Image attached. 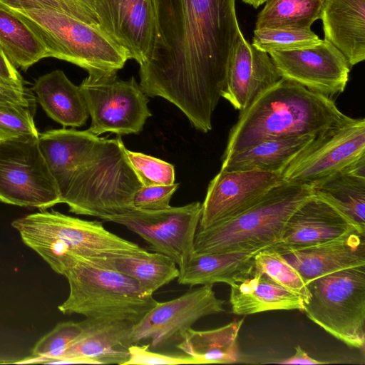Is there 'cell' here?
Here are the masks:
<instances>
[{"mask_svg": "<svg viewBox=\"0 0 365 365\" xmlns=\"http://www.w3.org/2000/svg\"><path fill=\"white\" fill-rule=\"evenodd\" d=\"M154 38L139 85L207 133L240 31L235 0H154Z\"/></svg>", "mask_w": 365, "mask_h": 365, "instance_id": "1", "label": "cell"}, {"mask_svg": "<svg viewBox=\"0 0 365 365\" xmlns=\"http://www.w3.org/2000/svg\"><path fill=\"white\" fill-rule=\"evenodd\" d=\"M38 144L69 212L105 221L134 208L133 198L141 184L121 136L53 129L39 134Z\"/></svg>", "mask_w": 365, "mask_h": 365, "instance_id": "2", "label": "cell"}, {"mask_svg": "<svg viewBox=\"0 0 365 365\" xmlns=\"http://www.w3.org/2000/svg\"><path fill=\"white\" fill-rule=\"evenodd\" d=\"M348 118L331 98L281 78L240 112L222 157L267 140L317 135Z\"/></svg>", "mask_w": 365, "mask_h": 365, "instance_id": "3", "label": "cell"}, {"mask_svg": "<svg viewBox=\"0 0 365 365\" xmlns=\"http://www.w3.org/2000/svg\"><path fill=\"white\" fill-rule=\"evenodd\" d=\"M52 269L64 276L69 284L67 299L58 307L63 314L118 318L136 324L157 302L133 279L74 254L63 257Z\"/></svg>", "mask_w": 365, "mask_h": 365, "instance_id": "4", "label": "cell"}, {"mask_svg": "<svg viewBox=\"0 0 365 365\" xmlns=\"http://www.w3.org/2000/svg\"><path fill=\"white\" fill-rule=\"evenodd\" d=\"M314 195L312 185L283 181L237 216L197 229L195 254L255 252L275 245L292 214Z\"/></svg>", "mask_w": 365, "mask_h": 365, "instance_id": "5", "label": "cell"}, {"mask_svg": "<svg viewBox=\"0 0 365 365\" xmlns=\"http://www.w3.org/2000/svg\"><path fill=\"white\" fill-rule=\"evenodd\" d=\"M9 9L36 34L48 57L73 63L88 75L117 73L129 59L126 52L98 26L54 10Z\"/></svg>", "mask_w": 365, "mask_h": 365, "instance_id": "6", "label": "cell"}, {"mask_svg": "<svg viewBox=\"0 0 365 365\" xmlns=\"http://www.w3.org/2000/svg\"><path fill=\"white\" fill-rule=\"evenodd\" d=\"M22 242L52 268L68 254L91 258L137 252V244L107 230L99 221L71 217L58 211L29 214L11 222Z\"/></svg>", "mask_w": 365, "mask_h": 365, "instance_id": "7", "label": "cell"}, {"mask_svg": "<svg viewBox=\"0 0 365 365\" xmlns=\"http://www.w3.org/2000/svg\"><path fill=\"white\" fill-rule=\"evenodd\" d=\"M303 312L313 322L350 347L365 344V265L351 267L307 283Z\"/></svg>", "mask_w": 365, "mask_h": 365, "instance_id": "8", "label": "cell"}, {"mask_svg": "<svg viewBox=\"0 0 365 365\" xmlns=\"http://www.w3.org/2000/svg\"><path fill=\"white\" fill-rule=\"evenodd\" d=\"M38 136L0 140V202L40 210L61 203Z\"/></svg>", "mask_w": 365, "mask_h": 365, "instance_id": "9", "label": "cell"}, {"mask_svg": "<svg viewBox=\"0 0 365 365\" xmlns=\"http://www.w3.org/2000/svg\"><path fill=\"white\" fill-rule=\"evenodd\" d=\"M79 88L91 118L87 130L94 135L138 134L152 115L147 96L133 77L123 81L117 73L88 75Z\"/></svg>", "mask_w": 365, "mask_h": 365, "instance_id": "10", "label": "cell"}, {"mask_svg": "<svg viewBox=\"0 0 365 365\" xmlns=\"http://www.w3.org/2000/svg\"><path fill=\"white\" fill-rule=\"evenodd\" d=\"M365 157V120L349 117L316 135L282 173L284 181L312 185Z\"/></svg>", "mask_w": 365, "mask_h": 365, "instance_id": "11", "label": "cell"}, {"mask_svg": "<svg viewBox=\"0 0 365 365\" xmlns=\"http://www.w3.org/2000/svg\"><path fill=\"white\" fill-rule=\"evenodd\" d=\"M202 214V203L150 211L133 208L105 221L126 227L145 240L152 250L171 258L178 267L195 253V238Z\"/></svg>", "mask_w": 365, "mask_h": 365, "instance_id": "12", "label": "cell"}, {"mask_svg": "<svg viewBox=\"0 0 365 365\" xmlns=\"http://www.w3.org/2000/svg\"><path fill=\"white\" fill-rule=\"evenodd\" d=\"M224 301L218 299L212 285L190 289L182 295L155 306L133 325V344L149 340L150 346L159 348L175 341L200 318L224 312Z\"/></svg>", "mask_w": 365, "mask_h": 365, "instance_id": "13", "label": "cell"}, {"mask_svg": "<svg viewBox=\"0 0 365 365\" xmlns=\"http://www.w3.org/2000/svg\"><path fill=\"white\" fill-rule=\"evenodd\" d=\"M281 78L326 97L342 93L350 65L344 55L326 39L300 49L268 53Z\"/></svg>", "mask_w": 365, "mask_h": 365, "instance_id": "14", "label": "cell"}, {"mask_svg": "<svg viewBox=\"0 0 365 365\" xmlns=\"http://www.w3.org/2000/svg\"><path fill=\"white\" fill-rule=\"evenodd\" d=\"M284 180L281 174L257 170L221 171L210 181L198 229L231 219L259 201Z\"/></svg>", "mask_w": 365, "mask_h": 365, "instance_id": "15", "label": "cell"}, {"mask_svg": "<svg viewBox=\"0 0 365 365\" xmlns=\"http://www.w3.org/2000/svg\"><path fill=\"white\" fill-rule=\"evenodd\" d=\"M101 29L141 65L152 48L154 0H91Z\"/></svg>", "mask_w": 365, "mask_h": 365, "instance_id": "16", "label": "cell"}, {"mask_svg": "<svg viewBox=\"0 0 365 365\" xmlns=\"http://www.w3.org/2000/svg\"><path fill=\"white\" fill-rule=\"evenodd\" d=\"M80 335L55 362L119 364L128 360L133 322L112 317H86Z\"/></svg>", "mask_w": 365, "mask_h": 365, "instance_id": "17", "label": "cell"}, {"mask_svg": "<svg viewBox=\"0 0 365 365\" xmlns=\"http://www.w3.org/2000/svg\"><path fill=\"white\" fill-rule=\"evenodd\" d=\"M280 78L269 55L249 43L240 31L221 97L242 112Z\"/></svg>", "mask_w": 365, "mask_h": 365, "instance_id": "18", "label": "cell"}, {"mask_svg": "<svg viewBox=\"0 0 365 365\" xmlns=\"http://www.w3.org/2000/svg\"><path fill=\"white\" fill-rule=\"evenodd\" d=\"M354 229L336 208L314 195L292 214L281 242L269 248L282 254L332 240Z\"/></svg>", "mask_w": 365, "mask_h": 365, "instance_id": "19", "label": "cell"}, {"mask_svg": "<svg viewBox=\"0 0 365 365\" xmlns=\"http://www.w3.org/2000/svg\"><path fill=\"white\" fill-rule=\"evenodd\" d=\"M282 255L308 283L334 272L365 265V233L354 229L332 240Z\"/></svg>", "mask_w": 365, "mask_h": 365, "instance_id": "20", "label": "cell"}, {"mask_svg": "<svg viewBox=\"0 0 365 365\" xmlns=\"http://www.w3.org/2000/svg\"><path fill=\"white\" fill-rule=\"evenodd\" d=\"M321 19L324 39L350 66L365 59V0H324Z\"/></svg>", "mask_w": 365, "mask_h": 365, "instance_id": "21", "label": "cell"}, {"mask_svg": "<svg viewBox=\"0 0 365 365\" xmlns=\"http://www.w3.org/2000/svg\"><path fill=\"white\" fill-rule=\"evenodd\" d=\"M258 251L194 253L186 263L178 267V282L190 287L213 285L218 282L231 286L252 274L255 256Z\"/></svg>", "mask_w": 365, "mask_h": 365, "instance_id": "22", "label": "cell"}, {"mask_svg": "<svg viewBox=\"0 0 365 365\" xmlns=\"http://www.w3.org/2000/svg\"><path fill=\"white\" fill-rule=\"evenodd\" d=\"M312 186L314 195L334 206L365 233V157Z\"/></svg>", "mask_w": 365, "mask_h": 365, "instance_id": "23", "label": "cell"}, {"mask_svg": "<svg viewBox=\"0 0 365 365\" xmlns=\"http://www.w3.org/2000/svg\"><path fill=\"white\" fill-rule=\"evenodd\" d=\"M48 117L63 127L85 125L88 110L79 86L74 85L61 70L37 78L32 88Z\"/></svg>", "mask_w": 365, "mask_h": 365, "instance_id": "24", "label": "cell"}, {"mask_svg": "<svg viewBox=\"0 0 365 365\" xmlns=\"http://www.w3.org/2000/svg\"><path fill=\"white\" fill-rule=\"evenodd\" d=\"M315 136L299 135L262 141L223 158L220 170H257L282 175Z\"/></svg>", "mask_w": 365, "mask_h": 365, "instance_id": "25", "label": "cell"}, {"mask_svg": "<svg viewBox=\"0 0 365 365\" xmlns=\"http://www.w3.org/2000/svg\"><path fill=\"white\" fill-rule=\"evenodd\" d=\"M84 259L128 276L151 294L179 275L178 267L171 258L159 252H150L144 248L137 252Z\"/></svg>", "mask_w": 365, "mask_h": 365, "instance_id": "26", "label": "cell"}, {"mask_svg": "<svg viewBox=\"0 0 365 365\" xmlns=\"http://www.w3.org/2000/svg\"><path fill=\"white\" fill-rule=\"evenodd\" d=\"M232 312L248 315L272 310L303 311L302 298L263 273L254 270L246 279L230 286Z\"/></svg>", "mask_w": 365, "mask_h": 365, "instance_id": "27", "label": "cell"}, {"mask_svg": "<svg viewBox=\"0 0 365 365\" xmlns=\"http://www.w3.org/2000/svg\"><path fill=\"white\" fill-rule=\"evenodd\" d=\"M244 319L204 331L187 330L177 347L198 364H227L239 360L237 337Z\"/></svg>", "mask_w": 365, "mask_h": 365, "instance_id": "28", "label": "cell"}, {"mask_svg": "<svg viewBox=\"0 0 365 365\" xmlns=\"http://www.w3.org/2000/svg\"><path fill=\"white\" fill-rule=\"evenodd\" d=\"M0 47L13 65L24 71L48 57L46 48L32 30L1 4Z\"/></svg>", "mask_w": 365, "mask_h": 365, "instance_id": "29", "label": "cell"}, {"mask_svg": "<svg viewBox=\"0 0 365 365\" xmlns=\"http://www.w3.org/2000/svg\"><path fill=\"white\" fill-rule=\"evenodd\" d=\"M324 0H267L255 29H309L321 19Z\"/></svg>", "mask_w": 365, "mask_h": 365, "instance_id": "30", "label": "cell"}, {"mask_svg": "<svg viewBox=\"0 0 365 365\" xmlns=\"http://www.w3.org/2000/svg\"><path fill=\"white\" fill-rule=\"evenodd\" d=\"M254 270L299 295L303 304L309 299L307 283L279 252L269 247L258 251L255 256Z\"/></svg>", "mask_w": 365, "mask_h": 365, "instance_id": "31", "label": "cell"}, {"mask_svg": "<svg viewBox=\"0 0 365 365\" xmlns=\"http://www.w3.org/2000/svg\"><path fill=\"white\" fill-rule=\"evenodd\" d=\"M322 40L310 29H259L254 31L252 44L269 53L311 47Z\"/></svg>", "mask_w": 365, "mask_h": 365, "instance_id": "32", "label": "cell"}, {"mask_svg": "<svg viewBox=\"0 0 365 365\" xmlns=\"http://www.w3.org/2000/svg\"><path fill=\"white\" fill-rule=\"evenodd\" d=\"M80 322H62L41 337L31 350L34 359L56 362L80 335Z\"/></svg>", "mask_w": 365, "mask_h": 365, "instance_id": "33", "label": "cell"}, {"mask_svg": "<svg viewBox=\"0 0 365 365\" xmlns=\"http://www.w3.org/2000/svg\"><path fill=\"white\" fill-rule=\"evenodd\" d=\"M125 153L141 185H165L175 183L174 166L164 160L126 148Z\"/></svg>", "mask_w": 365, "mask_h": 365, "instance_id": "34", "label": "cell"}, {"mask_svg": "<svg viewBox=\"0 0 365 365\" xmlns=\"http://www.w3.org/2000/svg\"><path fill=\"white\" fill-rule=\"evenodd\" d=\"M0 4L11 9L54 10L101 27L91 0H0Z\"/></svg>", "mask_w": 365, "mask_h": 365, "instance_id": "35", "label": "cell"}, {"mask_svg": "<svg viewBox=\"0 0 365 365\" xmlns=\"http://www.w3.org/2000/svg\"><path fill=\"white\" fill-rule=\"evenodd\" d=\"M12 103H0V140L25 135L38 136L31 109Z\"/></svg>", "mask_w": 365, "mask_h": 365, "instance_id": "36", "label": "cell"}, {"mask_svg": "<svg viewBox=\"0 0 365 365\" xmlns=\"http://www.w3.org/2000/svg\"><path fill=\"white\" fill-rule=\"evenodd\" d=\"M179 187L178 183L165 185H141L133 198L134 208L157 211L170 207V199Z\"/></svg>", "mask_w": 365, "mask_h": 365, "instance_id": "37", "label": "cell"}, {"mask_svg": "<svg viewBox=\"0 0 365 365\" xmlns=\"http://www.w3.org/2000/svg\"><path fill=\"white\" fill-rule=\"evenodd\" d=\"M128 359L123 365L198 364L192 356L162 354L150 350V345L131 344L128 347Z\"/></svg>", "mask_w": 365, "mask_h": 365, "instance_id": "38", "label": "cell"}, {"mask_svg": "<svg viewBox=\"0 0 365 365\" xmlns=\"http://www.w3.org/2000/svg\"><path fill=\"white\" fill-rule=\"evenodd\" d=\"M0 85L24 89L25 81L0 47Z\"/></svg>", "mask_w": 365, "mask_h": 365, "instance_id": "39", "label": "cell"}, {"mask_svg": "<svg viewBox=\"0 0 365 365\" xmlns=\"http://www.w3.org/2000/svg\"><path fill=\"white\" fill-rule=\"evenodd\" d=\"M35 97L28 88H16L0 85V103H12L34 107Z\"/></svg>", "mask_w": 365, "mask_h": 365, "instance_id": "40", "label": "cell"}, {"mask_svg": "<svg viewBox=\"0 0 365 365\" xmlns=\"http://www.w3.org/2000/svg\"><path fill=\"white\" fill-rule=\"evenodd\" d=\"M282 364H328L327 361H322L313 359L299 346L295 347L294 354L282 361L277 362Z\"/></svg>", "mask_w": 365, "mask_h": 365, "instance_id": "41", "label": "cell"}, {"mask_svg": "<svg viewBox=\"0 0 365 365\" xmlns=\"http://www.w3.org/2000/svg\"><path fill=\"white\" fill-rule=\"evenodd\" d=\"M243 2L247 3L254 8L257 9L262 4L265 3L267 0H242Z\"/></svg>", "mask_w": 365, "mask_h": 365, "instance_id": "42", "label": "cell"}]
</instances>
